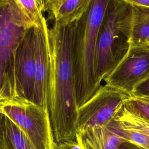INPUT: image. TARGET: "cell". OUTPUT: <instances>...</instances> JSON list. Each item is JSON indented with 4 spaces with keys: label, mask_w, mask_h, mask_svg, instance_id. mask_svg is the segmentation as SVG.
<instances>
[{
    "label": "cell",
    "mask_w": 149,
    "mask_h": 149,
    "mask_svg": "<svg viewBox=\"0 0 149 149\" xmlns=\"http://www.w3.org/2000/svg\"><path fill=\"white\" fill-rule=\"evenodd\" d=\"M71 26L54 23L48 28L52 77L48 111L56 143L76 140L77 107Z\"/></svg>",
    "instance_id": "1"
},
{
    "label": "cell",
    "mask_w": 149,
    "mask_h": 149,
    "mask_svg": "<svg viewBox=\"0 0 149 149\" xmlns=\"http://www.w3.org/2000/svg\"><path fill=\"white\" fill-rule=\"evenodd\" d=\"M108 0H92L87 10L72 24L70 41L77 109L101 85L97 81L95 56L100 26Z\"/></svg>",
    "instance_id": "2"
},
{
    "label": "cell",
    "mask_w": 149,
    "mask_h": 149,
    "mask_svg": "<svg viewBox=\"0 0 149 149\" xmlns=\"http://www.w3.org/2000/svg\"><path fill=\"white\" fill-rule=\"evenodd\" d=\"M131 29L132 5L123 0H108L95 49V77L100 85L127 53Z\"/></svg>",
    "instance_id": "3"
},
{
    "label": "cell",
    "mask_w": 149,
    "mask_h": 149,
    "mask_svg": "<svg viewBox=\"0 0 149 149\" xmlns=\"http://www.w3.org/2000/svg\"><path fill=\"white\" fill-rule=\"evenodd\" d=\"M33 27L15 0L0 5V101L17 97L16 50L26 33Z\"/></svg>",
    "instance_id": "4"
},
{
    "label": "cell",
    "mask_w": 149,
    "mask_h": 149,
    "mask_svg": "<svg viewBox=\"0 0 149 149\" xmlns=\"http://www.w3.org/2000/svg\"><path fill=\"white\" fill-rule=\"evenodd\" d=\"M0 109L37 149H55L48 109L18 97L0 101Z\"/></svg>",
    "instance_id": "5"
},
{
    "label": "cell",
    "mask_w": 149,
    "mask_h": 149,
    "mask_svg": "<svg viewBox=\"0 0 149 149\" xmlns=\"http://www.w3.org/2000/svg\"><path fill=\"white\" fill-rule=\"evenodd\" d=\"M149 78V44L130 45L123 58L103 79L128 96Z\"/></svg>",
    "instance_id": "6"
},
{
    "label": "cell",
    "mask_w": 149,
    "mask_h": 149,
    "mask_svg": "<svg viewBox=\"0 0 149 149\" xmlns=\"http://www.w3.org/2000/svg\"><path fill=\"white\" fill-rule=\"evenodd\" d=\"M128 97L106 84L101 86L96 93L77 109L76 132L94 127L107 126Z\"/></svg>",
    "instance_id": "7"
},
{
    "label": "cell",
    "mask_w": 149,
    "mask_h": 149,
    "mask_svg": "<svg viewBox=\"0 0 149 149\" xmlns=\"http://www.w3.org/2000/svg\"><path fill=\"white\" fill-rule=\"evenodd\" d=\"M48 28L45 19L40 27H33L36 71L33 96V103L48 110L52 78Z\"/></svg>",
    "instance_id": "8"
},
{
    "label": "cell",
    "mask_w": 149,
    "mask_h": 149,
    "mask_svg": "<svg viewBox=\"0 0 149 149\" xmlns=\"http://www.w3.org/2000/svg\"><path fill=\"white\" fill-rule=\"evenodd\" d=\"M36 71L33 27L26 33L16 53L15 80L17 97L33 102Z\"/></svg>",
    "instance_id": "9"
},
{
    "label": "cell",
    "mask_w": 149,
    "mask_h": 149,
    "mask_svg": "<svg viewBox=\"0 0 149 149\" xmlns=\"http://www.w3.org/2000/svg\"><path fill=\"white\" fill-rule=\"evenodd\" d=\"M76 140L82 149H119V145L126 141L108 126L76 132Z\"/></svg>",
    "instance_id": "10"
},
{
    "label": "cell",
    "mask_w": 149,
    "mask_h": 149,
    "mask_svg": "<svg viewBox=\"0 0 149 149\" xmlns=\"http://www.w3.org/2000/svg\"><path fill=\"white\" fill-rule=\"evenodd\" d=\"M91 1L92 0H49L47 12L54 23L70 24L87 10Z\"/></svg>",
    "instance_id": "11"
},
{
    "label": "cell",
    "mask_w": 149,
    "mask_h": 149,
    "mask_svg": "<svg viewBox=\"0 0 149 149\" xmlns=\"http://www.w3.org/2000/svg\"><path fill=\"white\" fill-rule=\"evenodd\" d=\"M0 149H37L6 116L0 122Z\"/></svg>",
    "instance_id": "12"
},
{
    "label": "cell",
    "mask_w": 149,
    "mask_h": 149,
    "mask_svg": "<svg viewBox=\"0 0 149 149\" xmlns=\"http://www.w3.org/2000/svg\"><path fill=\"white\" fill-rule=\"evenodd\" d=\"M130 45L149 44V7L132 5Z\"/></svg>",
    "instance_id": "13"
},
{
    "label": "cell",
    "mask_w": 149,
    "mask_h": 149,
    "mask_svg": "<svg viewBox=\"0 0 149 149\" xmlns=\"http://www.w3.org/2000/svg\"><path fill=\"white\" fill-rule=\"evenodd\" d=\"M113 120L125 129L149 136V120L129 111L123 105Z\"/></svg>",
    "instance_id": "14"
},
{
    "label": "cell",
    "mask_w": 149,
    "mask_h": 149,
    "mask_svg": "<svg viewBox=\"0 0 149 149\" xmlns=\"http://www.w3.org/2000/svg\"><path fill=\"white\" fill-rule=\"evenodd\" d=\"M117 135L141 149H149V136L120 126L113 119L108 125Z\"/></svg>",
    "instance_id": "15"
},
{
    "label": "cell",
    "mask_w": 149,
    "mask_h": 149,
    "mask_svg": "<svg viewBox=\"0 0 149 149\" xmlns=\"http://www.w3.org/2000/svg\"><path fill=\"white\" fill-rule=\"evenodd\" d=\"M24 16L34 27H40L45 19L40 10L36 0H15Z\"/></svg>",
    "instance_id": "16"
},
{
    "label": "cell",
    "mask_w": 149,
    "mask_h": 149,
    "mask_svg": "<svg viewBox=\"0 0 149 149\" xmlns=\"http://www.w3.org/2000/svg\"><path fill=\"white\" fill-rule=\"evenodd\" d=\"M123 106L129 111L149 120V96H129L125 100Z\"/></svg>",
    "instance_id": "17"
},
{
    "label": "cell",
    "mask_w": 149,
    "mask_h": 149,
    "mask_svg": "<svg viewBox=\"0 0 149 149\" xmlns=\"http://www.w3.org/2000/svg\"><path fill=\"white\" fill-rule=\"evenodd\" d=\"M57 149H82L76 140L56 143Z\"/></svg>",
    "instance_id": "18"
},
{
    "label": "cell",
    "mask_w": 149,
    "mask_h": 149,
    "mask_svg": "<svg viewBox=\"0 0 149 149\" xmlns=\"http://www.w3.org/2000/svg\"><path fill=\"white\" fill-rule=\"evenodd\" d=\"M133 95L149 96V78L137 87Z\"/></svg>",
    "instance_id": "19"
},
{
    "label": "cell",
    "mask_w": 149,
    "mask_h": 149,
    "mask_svg": "<svg viewBox=\"0 0 149 149\" xmlns=\"http://www.w3.org/2000/svg\"><path fill=\"white\" fill-rule=\"evenodd\" d=\"M123 1L133 6L149 7V0H123Z\"/></svg>",
    "instance_id": "20"
},
{
    "label": "cell",
    "mask_w": 149,
    "mask_h": 149,
    "mask_svg": "<svg viewBox=\"0 0 149 149\" xmlns=\"http://www.w3.org/2000/svg\"><path fill=\"white\" fill-rule=\"evenodd\" d=\"M38 7L42 13L47 12V6L49 0H36Z\"/></svg>",
    "instance_id": "21"
},
{
    "label": "cell",
    "mask_w": 149,
    "mask_h": 149,
    "mask_svg": "<svg viewBox=\"0 0 149 149\" xmlns=\"http://www.w3.org/2000/svg\"><path fill=\"white\" fill-rule=\"evenodd\" d=\"M119 149H141L136 145L127 141L122 143L119 147Z\"/></svg>",
    "instance_id": "22"
},
{
    "label": "cell",
    "mask_w": 149,
    "mask_h": 149,
    "mask_svg": "<svg viewBox=\"0 0 149 149\" xmlns=\"http://www.w3.org/2000/svg\"><path fill=\"white\" fill-rule=\"evenodd\" d=\"M9 1V0H0V5L5 4Z\"/></svg>",
    "instance_id": "23"
},
{
    "label": "cell",
    "mask_w": 149,
    "mask_h": 149,
    "mask_svg": "<svg viewBox=\"0 0 149 149\" xmlns=\"http://www.w3.org/2000/svg\"><path fill=\"white\" fill-rule=\"evenodd\" d=\"M4 116H5V115L3 113V112H2V111L0 109V122L2 120V118H3Z\"/></svg>",
    "instance_id": "24"
},
{
    "label": "cell",
    "mask_w": 149,
    "mask_h": 149,
    "mask_svg": "<svg viewBox=\"0 0 149 149\" xmlns=\"http://www.w3.org/2000/svg\"><path fill=\"white\" fill-rule=\"evenodd\" d=\"M55 149H57V148H56V147H55Z\"/></svg>",
    "instance_id": "25"
}]
</instances>
